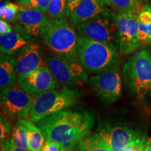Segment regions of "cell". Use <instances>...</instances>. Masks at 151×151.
<instances>
[{
	"label": "cell",
	"instance_id": "36",
	"mask_svg": "<svg viewBox=\"0 0 151 151\" xmlns=\"http://www.w3.org/2000/svg\"><path fill=\"white\" fill-rule=\"evenodd\" d=\"M1 1H5V0H1Z\"/></svg>",
	"mask_w": 151,
	"mask_h": 151
},
{
	"label": "cell",
	"instance_id": "14",
	"mask_svg": "<svg viewBox=\"0 0 151 151\" xmlns=\"http://www.w3.org/2000/svg\"><path fill=\"white\" fill-rule=\"evenodd\" d=\"M15 60L18 78L47 66L40 44L36 41H29L16 54Z\"/></svg>",
	"mask_w": 151,
	"mask_h": 151
},
{
	"label": "cell",
	"instance_id": "25",
	"mask_svg": "<svg viewBox=\"0 0 151 151\" xmlns=\"http://www.w3.org/2000/svg\"><path fill=\"white\" fill-rule=\"evenodd\" d=\"M50 1V0H24L18 4L22 8L37 9L47 14Z\"/></svg>",
	"mask_w": 151,
	"mask_h": 151
},
{
	"label": "cell",
	"instance_id": "15",
	"mask_svg": "<svg viewBox=\"0 0 151 151\" xmlns=\"http://www.w3.org/2000/svg\"><path fill=\"white\" fill-rule=\"evenodd\" d=\"M106 0H83L71 15V23L74 27L97 16L107 8Z\"/></svg>",
	"mask_w": 151,
	"mask_h": 151
},
{
	"label": "cell",
	"instance_id": "20",
	"mask_svg": "<svg viewBox=\"0 0 151 151\" xmlns=\"http://www.w3.org/2000/svg\"><path fill=\"white\" fill-rule=\"evenodd\" d=\"M139 38L143 43H147L151 27V2L143 4L139 14Z\"/></svg>",
	"mask_w": 151,
	"mask_h": 151
},
{
	"label": "cell",
	"instance_id": "7",
	"mask_svg": "<svg viewBox=\"0 0 151 151\" xmlns=\"http://www.w3.org/2000/svg\"><path fill=\"white\" fill-rule=\"evenodd\" d=\"M44 58L52 75L60 83L71 86L88 81L86 69L78 58H69L51 52Z\"/></svg>",
	"mask_w": 151,
	"mask_h": 151
},
{
	"label": "cell",
	"instance_id": "8",
	"mask_svg": "<svg viewBox=\"0 0 151 151\" xmlns=\"http://www.w3.org/2000/svg\"><path fill=\"white\" fill-rule=\"evenodd\" d=\"M89 83L94 94L104 103H113L120 97L122 81L118 65L97 73L90 78Z\"/></svg>",
	"mask_w": 151,
	"mask_h": 151
},
{
	"label": "cell",
	"instance_id": "6",
	"mask_svg": "<svg viewBox=\"0 0 151 151\" xmlns=\"http://www.w3.org/2000/svg\"><path fill=\"white\" fill-rule=\"evenodd\" d=\"M81 37L119 47L116 12L107 7L103 12L76 27Z\"/></svg>",
	"mask_w": 151,
	"mask_h": 151
},
{
	"label": "cell",
	"instance_id": "30",
	"mask_svg": "<svg viewBox=\"0 0 151 151\" xmlns=\"http://www.w3.org/2000/svg\"><path fill=\"white\" fill-rule=\"evenodd\" d=\"M13 28L11 25L9 23V22L1 19L0 20V35L7 33L10 32Z\"/></svg>",
	"mask_w": 151,
	"mask_h": 151
},
{
	"label": "cell",
	"instance_id": "35",
	"mask_svg": "<svg viewBox=\"0 0 151 151\" xmlns=\"http://www.w3.org/2000/svg\"><path fill=\"white\" fill-rule=\"evenodd\" d=\"M138 1H142V0H137Z\"/></svg>",
	"mask_w": 151,
	"mask_h": 151
},
{
	"label": "cell",
	"instance_id": "3",
	"mask_svg": "<svg viewBox=\"0 0 151 151\" xmlns=\"http://www.w3.org/2000/svg\"><path fill=\"white\" fill-rule=\"evenodd\" d=\"M40 37L52 52L77 58L78 36L67 22V18L55 20L48 18L41 29Z\"/></svg>",
	"mask_w": 151,
	"mask_h": 151
},
{
	"label": "cell",
	"instance_id": "4",
	"mask_svg": "<svg viewBox=\"0 0 151 151\" xmlns=\"http://www.w3.org/2000/svg\"><path fill=\"white\" fill-rule=\"evenodd\" d=\"M81 97L80 92L67 88L49 90L36 96L30 111V120L38 123L46 117L74 106Z\"/></svg>",
	"mask_w": 151,
	"mask_h": 151
},
{
	"label": "cell",
	"instance_id": "17",
	"mask_svg": "<svg viewBox=\"0 0 151 151\" xmlns=\"http://www.w3.org/2000/svg\"><path fill=\"white\" fill-rule=\"evenodd\" d=\"M18 83L15 58L1 55L0 58V87L1 89L14 86Z\"/></svg>",
	"mask_w": 151,
	"mask_h": 151
},
{
	"label": "cell",
	"instance_id": "31",
	"mask_svg": "<svg viewBox=\"0 0 151 151\" xmlns=\"http://www.w3.org/2000/svg\"><path fill=\"white\" fill-rule=\"evenodd\" d=\"M144 151H151V138H148L145 142Z\"/></svg>",
	"mask_w": 151,
	"mask_h": 151
},
{
	"label": "cell",
	"instance_id": "1",
	"mask_svg": "<svg viewBox=\"0 0 151 151\" xmlns=\"http://www.w3.org/2000/svg\"><path fill=\"white\" fill-rule=\"evenodd\" d=\"M94 115L84 109H65L43 118L37 123L46 140L63 143L80 141L91 134Z\"/></svg>",
	"mask_w": 151,
	"mask_h": 151
},
{
	"label": "cell",
	"instance_id": "12",
	"mask_svg": "<svg viewBox=\"0 0 151 151\" xmlns=\"http://www.w3.org/2000/svg\"><path fill=\"white\" fill-rule=\"evenodd\" d=\"M18 85L24 91L34 97L60 88L58 81L47 66L19 77Z\"/></svg>",
	"mask_w": 151,
	"mask_h": 151
},
{
	"label": "cell",
	"instance_id": "9",
	"mask_svg": "<svg viewBox=\"0 0 151 151\" xmlns=\"http://www.w3.org/2000/svg\"><path fill=\"white\" fill-rule=\"evenodd\" d=\"M97 132L113 151H122L130 145L145 142V137L139 132L127 126L109 121L101 122Z\"/></svg>",
	"mask_w": 151,
	"mask_h": 151
},
{
	"label": "cell",
	"instance_id": "24",
	"mask_svg": "<svg viewBox=\"0 0 151 151\" xmlns=\"http://www.w3.org/2000/svg\"><path fill=\"white\" fill-rule=\"evenodd\" d=\"M20 6L16 4L6 1H1L0 18L7 22H14L18 14Z\"/></svg>",
	"mask_w": 151,
	"mask_h": 151
},
{
	"label": "cell",
	"instance_id": "18",
	"mask_svg": "<svg viewBox=\"0 0 151 151\" xmlns=\"http://www.w3.org/2000/svg\"><path fill=\"white\" fill-rule=\"evenodd\" d=\"M78 145L79 151H113L98 132L81 139Z\"/></svg>",
	"mask_w": 151,
	"mask_h": 151
},
{
	"label": "cell",
	"instance_id": "37",
	"mask_svg": "<svg viewBox=\"0 0 151 151\" xmlns=\"http://www.w3.org/2000/svg\"><path fill=\"white\" fill-rule=\"evenodd\" d=\"M143 151H144V149H143Z\"/></svg>",
	"mask_w": 151,
	"mask_h": 151
},
{
	"label": "cell",
	"instance_id": "5",
	"mask_svg": "<svg viewBox=\"0 0 151 151\" xmlns=\"http://www.w3.org/2000/svg\"><path fill=\"white\" fill-rule=\"evenodd\" d=\"M125 83L131 91L140 99L151 92V52L143 49L124 64Z\"/></svg>",
	"mask_w": 151,
	"mask_h": 151
},
{
	"label": "cell",
	"instance_id": "19",
	"mask_svg": "<svg viewBox=\"0 0 151 151\" xmlns=\"http://www.w3.org/2000/svg\"><path fill=\"white\" fill-rule=\"evenodd\" d=\"M24 123L27 129L29 149L31 151H41L46 141L42 131L32 120L24 119Z\"/></svg>",
	"mask_w": 151,
	"mask_h": 151
},
{
	"label": "cell",
	"instance_id": "2",
	"mask_svg": "<svg viewBox=\"0 0 151 151\" xmlns=\"http://www.w3.org/2000/svg\"><path fill=\"white\" fill-rule=\"evenodd\" d=\"M77 58L87 71L97 73L118 65L119 54L116 47L79 36Z\"/></svg>",
	"mask_w": 151,
	"mask_h": 151
},
{
	"label": "cell",
	"instance_id": "26",
	"mask_svg": "<svg viewBox=\"0 0 151 151\" xmlns=\"http://www.w3.org/2000/svg\"><path fill=\"white\" fill-rule=\"evenodd\" d=\"M0 120V139L1 143L9 139V136L12 132L11 125L6 114H1Z\"/></svg>",
	"mask_w": 151,
	"mask_h": 151
},
{
	"label": "cell",
	"instance_id": "21",
	"mask_svg": "<svg viewBox=\"0 0 151 151\" xmlns=\"http://www.w3.org/2000/svg\"><path fill=\"white\" fill-rule=\"evenodd\" d=\"M11 141L17 146L29 149L27 129L24 123V119L17 118L16 122L11 132Z\"/></svg>",
	"mask_w": 151,
	"mask_h": 151
},
{
	"label": "cell",
	"instance_id": "23",
	"mask_svg": "<svg viewBox=\"0 0 151 151\" xmlns=\"http://www.w3.org/2000/svg\"><path fill=\"white\" fill-rule=\"evenodd\" d=\"M67 0H50L48 9V18L51 20L67 18Z\"/></svg>",
	"mask_w": 151,
	"mask_h": 151
},
{
	"label": "cell",
	"instance_id": "34",
	"mask_svg": "<svg viewBox=\"0 0 151 151\" xmlns=\"http://www.w3.org/2000/svg\"><path fill=\"white\" fill-rule=\"evenodd\" d=\"M16 1H18V3H19V2H21L22 1H24V0H16Z\"/></svg>",
	"mask_w": 151,
	"mask_h": 151
},
{
	"label": "cell",
	"instance_id": "16",
	"mask_svg": "<svg viewBox=\"0 0 151 151\" xmlns=\"http://www.w3.org/2000/svg\"><path fill=\"white\" fill-rule=\"evenodd\" d=\"M29 41H31L26 39L14 27L9 32L0 35L1 55H13L17 54Z\"/></svg>",
	"mask_w": 151,
	"mask_h": 151
},
{
	"label": "cell",
	"instance_id": "32",
	"mask_svg": "<svg viewBox=\"0 0 151 151\" xmlns=\"http://www.w3.org/2000/svg\"><path fill=\"white\" fill-rule=\"evenodd\" d=\"M62 151H79L78 149L76 148V147L72 149H68V150H65V149H62Z\"/></svg>",
	"mask_w": 151,
	"mask_h": 151
},
{
	"label": "cell",
	"instance_id": "10",
	"mask_svg": "<svg viewBox=\"0 0 151 151\" xmlns=\"http://www.w3.org/2000/svg\"><path fill=\"white\" fill-rule=\"evenodd\" d=\"M35 97L20 87L11 86L1 89V106L11 118L29 119Z\"/></svg>",
	"mask_w": 151,
	"mask_h": 151
},
{
	"label": "cell",
	"instance_id": "27",
	"mask_svg": "<svg viewBox=\"0 0 151 151\" xmlns=\"http://www.w3.org/2000/svg\"><path fill=\"white\" fill-rule=\"evenodd\" d=\"M1 151H31L29 149H26L17 146L9 138L4 142L1 143Z\"/></svg>",
	"mask_w": 151,
	"mask_h": 151
},
{
	"label": "cell",
	"instance_id": "22",
	"mask_svg": "<svg viewBox=\"0 0 151 151\" xmlns=\"http://www.w3.org/2000/svg\"><path fill=\"white\" fill-rule=\"evenodd\" d=\"M106 2L116 13L140 12L143 6L137 0H106Z\"/></svg>",
	"mask_w": 151,
	"mask_h": 151
},
{
	"label": "cell",
	"instance_id": "33",
	"mask_svg": "<svg viewBox=\"0 0 151 151\" xmlns=\"http://www.w3.org/2000/svg\"><path fill=\"white\" fill-rule=\"evenodd\" d=\"M147 43H151V27H150V35H149V37L147 41Z\"/></svg>",
	"mask_w": 151,
	"mask_h": 151
},
{
	"label": "cell",
	"instance_id": "11",
	"mask_svg": "<svg viewBox=\"0 0 151 151\" xmlns=\"http://www.w3.org/2000/svg\"><path fill=\"white\" fill-rule=\"evenodd\" d=\"M139 13H116L119 49L122 53H132L141 44L139 38Z\"/></svg>",
	"mask_w": 151,
	"mask_h": 151
},
{
	"label": "cell",
	"instance_id": "28",
	"mask_svg": "<svg viewBox=\"0 0 151 151\" xmlns=\"http://www.w3.org/2000/svg\"><path fill=\"white\" fill-rule=\"evenodd\" d=\"M41 151H62L61 143L46 140Z\"/></svg>",
	"mask_w": 151,
	"mask_h": 151
},
{
	"label": "cell",
	"instance_id": "29",
	"mask_svg": "<svg viewBox=\"0 0 151 151\" xmlns=\"http://www.w3.org/2000/svg\"><path fill=\"white\" fill-rule=\"evenodd\" d=\"M83 0H67V18H69L73 11Z\"/></svg>",
	"mask_w": 151,
	"mask_h": 151
},
{
	"label": "cell",
	"instance_id": "13",
	"mask_svg": "<svg viewBox=\"0 0 151 151\" xmlns=\"http://www.w3.org/2000/svg\"><path fill=\"white\" fill-rule=\"evenodd\" d=\"M48 17L41 11L20 6L18 14L14 22V27L29 41L41 36V29Z\"/></svg>",
	"mask_w": 151,
	"mask_h": 151
}]
</instances>
